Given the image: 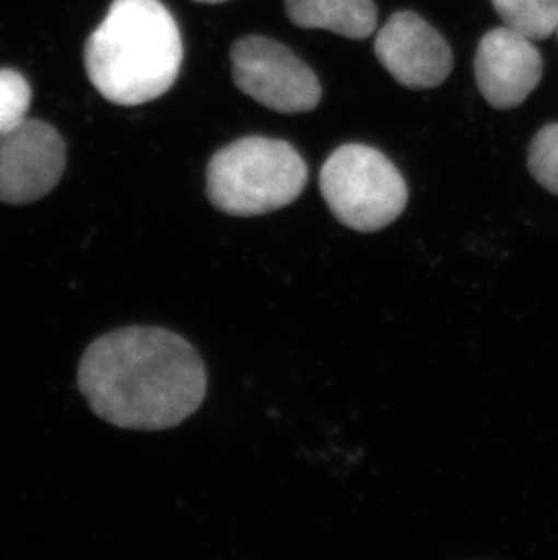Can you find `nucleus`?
I'll return each instance as SVG.
<instances>
[{
  "instance_id": "obj_1",
  "label": "nucleus",
  "mask_w": 558,
  "mask_h": 560,
  "mask_svg": "<svg viewBox=\"0 0 558 560\" xmlns=\"http://www.w3.org/2000/svg\"><path fill=\"white\" fill-rule=\"evenodd\" d=\"M79 388L91 410L118 429H173L204 402L206 365L167 328H116L85 349Z\"/></svg>"
},
{
  "instance_id": "obj_2",
  "label": "nucleus",
  "mask_w": 558,
  "mask_h": 560,
  "mask_svg": "<svg viewBox=\"0 0 558 560\" xmlns=\"http://www.w3.org/2000/svg\"><path fill=\"white\" fill-rule=\"evenodd\" d=\"M182 60L178 24L160 0H115L84 51L91 84L118 106H140L167 93Z\"/></svg>"
},
{
  "instance_id": "obj_3",
  "label": "nucleus",
  "mask_w": 558,
  "mask_h": 560,
  "mask_svg": "<svg viewBox=\"0 0 558 560\" xmlns=\"http://www.w3.org/2000/svg\"><path fill=\"white\" fill-rule=\"evenodd\" d=\"M305 160L290 143L247 137L220 149L207 167V195L231 217H259L278 211L303 192Z\"/></svg>"
},
{
  "instance_id": "obj_4",
  "label": "nucleus",
  "mask_w": 558,
  "mask_h": 560,
  "mask_svg": "<svg viewBox=\"0 0 558 560\" xmlns=\"http://www.w3.org/2000/svg\"><path fill=\"white\" fill-rule=\"evenodd\" d=\"M319 189L334 217L359 233L391 225L408 203L399 170L377 149L347 143L323 164Z\"/></svg>"
},
{
  "instance_id": "obj_5",
  "label": "nucleus",
  "mask_w": 558,
  "mask_h": 560,
  "mask_svg": "<svg viewBox=\"0 0 558 560\" xmlns=\"http://www.w3.org/2000/svg\"><path fill=\"white\" fill-rule=\"evenodd\" d=\"M231 59L237 88L272 112H312L322 101L314 71L283 44L245 37L232 46Z\"/></svg>"
},
{
  "instance_id": "obj_6",
  "label": "nucleus",
  "mask_w": 558,
  "mask_h": 560,
  "mask_svg": "<svg viewBox=\"0 0 558 560\" xmlns=\"http://www.w3.org/2000/svg\"><path fill=\"white\" fill-rule=\"evenodd\" d=\"M66 170V143L57 129L30 120L0 135V201L27 206L48 196Z\"/></svg>"
},
{
  "instance_id": "obj_7",
  "label": "nucleus",
  "mask_w": 558,
  "mask_h": 560,
  "mask_svg": "<svg viewBox=\"0 0 558 560\" xmlns=\"http://www.w3.org/2000/svg\"><path fill=\"white\" fill-rule=\"evenodd\" d=\"M375 55L386 71L410 90H432L452 73V49L443 35L411 11L388 19L375 38Z\"/></svg>"
},
{
  "instance_id": "obj_8",
  "label": "nucleus",
  "mask_w": 558,
  "mask_h": 560,
  "mask_svg": "<svg viewBox=\"0 0 558 560\" xmlns=\"http://www.w3.org/2000/svg\"><path fill=\"white\" fill-rule=\"evenodd\" d=\"M475 79L490 106H521L543 79V57L532 38L497 27L486 33L475 55Z\"/></svg>"
},
{
  "instance_id": "obj_9",
  "label": "nucleus",
  "mask_w": 558,
  "mask_h": 560,
  "mask_svg": "<svg viewBox=\"0 0 558 560\" xmlns=\"http://www.w3.org/2000/svg\"><path fill=\"white\" fill-rule=\"evenodd\" d=\"M290 22L305 30H327L347 38L374 33L377 10L372 0H284Z\"/></svg>"
},
{
  "instance_id": "obj_10",
  "label": "nucleus",
  "mask_w": 558,
  "mask_h": 560,
  "mask_svg": "<svg viewBox=\"0 0 558 560\" xmlns=\"http://www.w3.org/2000/svg\"><path fill=\"white\" fill-rule=\"evenodd\" d=\"M505 27L532 40L557 33L558 0H491Z\"/></svg>"
},
{
  "instance_id": "obj_11",
  "label": "nucleus",
  "mask_w": 558,
  "mask_h": 560,
  "mask_svg": "<svg viewBox=\"0 0 558 560\" xmlns=\"http://www.w3.org/2000/svg\"><path fill=\"white\" fill-rule=\"evenodd\" d=\"M527 171L540 187L558 196V122L544 126L527 149Z\"/></svg>"
},
{
  "instance_id": "obj_12",
  "label": "nucleus",
  "mask_w": 558,
  "mask_h": 560,
  "mask_svg": "<svg viewBox=\"0 0 558 560\" xmlns=\"http://www.w3.org/2000/svg\"><path fill=\"white\" fill-rule=\"evenodd\" d=\"M32 106V88L11 69H0V135L26 120Z\"/></svg>"
},
{
  "instance_id": "obj_13",
  "label": "nucleus",
  "mask_w": 558,
  "mask_h": 560,
  "mask_svg": "<svg viewBox=\"0 0 558 560\" xmlns=\"http://www.w3.org/2000/svg\"><path fill=\"white\" fill-rule=\"evenodd\" d=\"M195 2H201V4H220V2H225V0H195Z\"/></svg>"
},
{
  "instance_id": "obj_14",
  "label": "nucleus",
  "mask_w": 558,
  "mask_h": 560,
  "mask_svg": "<svg viewBox=\"0 0 558 560\" xmlns=\"http://www.w3.org/2000/svg\"><path fill=\"white\" fill-rule=\"evenodd\" d=\"M557 35H558V27H557Z\"/></svg>"
}]
</instances>
